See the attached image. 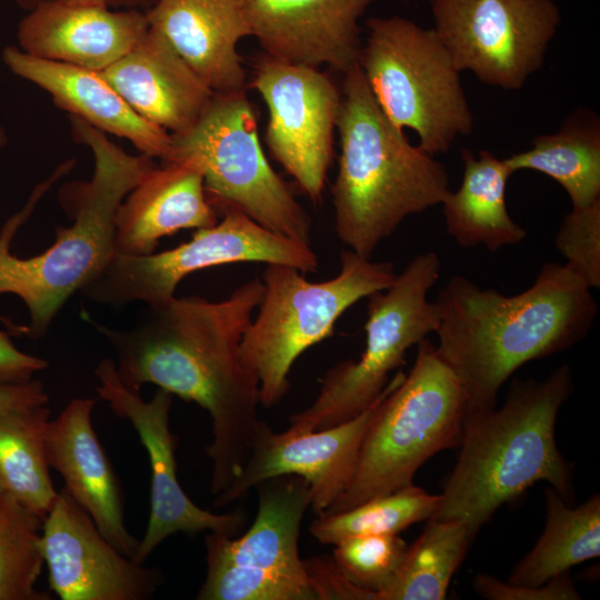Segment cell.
I'll list each match as a JSON object with an SVG mask.
<instances>
[{
    "mask_svg": "<svg viewBox=\"0 0 600 600\" xmlns=\"http://www.w3.org/2000/svg\"><path fill=\"white\" fill-rule=\"evenodd\" d=\"M556 247L590 289L600 287V200L572 208L557 232Z\"/></svg>",
    "mask_w": 600,
    "mask_h": 600,
    "instance_id": "cell-34",
    "label": "cell"
},
{
    "mask_svg": "<svg viewBox=\"0 0 600 600\" xmlns=\"http://www.w3.org/2000/svg\"><path fill=\"white\" fill-rule=\"evenodd\" d=\"M440 266L436 252L420 253L389 288L368 297L366 346L359 360L331 367L312 403L289 417L287 430L334 427L367 410L382 394L407 351L437 330L438 312L428 293L439 279Z\"/></svg>",
    "mask_w": 600,
    "mask_h": 600,
    "instance_id": "cell-10",
    "label": "cell"
},
{
    "mask_svg": "<svg viewBox=\"0 0 600 600\" xmlns=\"http://www.w3.org/2000/svg\"><path fill=\"white\" fill-rule=\"evenodd\" d=\"M407 543L398 534H370L344 539L334 544L332 559L356 586L381 591L400 567Z\"/></svg>",
    "mask_w": 600,
    "mask_h": 600,
    "instance_id": "cell-33",
    "label": "cell"
},
{
    "mask_svg": "<svg viewBox=\"0 0 600 600\" xmlns=\"http://www.w3.org/2000/svg\"><path fill=\"white\" fill-rule=\"evenodd\" d=\"M433 302L436 347L461 383L467 413L496 407L517 369L579 342L598 314L591 289L558 262L544 263L533 283L516 296L453 276Z\"/></svg>",
    "mask_w": 600,
    "mask_h": 600,
    "instance_id": "cell-2",
    "label": "cell"
},
{
    "mask_svg": "<svg viewBox=\"0 0 600 600\" xmlns=\"http://www.w3.org/2000/svg\"><path fill=\"white\" fill-rule=\"evenodd\" d=\"M377 0H239L250 36L264 53L344 73L362 48L359 20Z\"/></svg>",
    "mask_w": 600,
    "mask_h": 600,
    "instance_id": "cell-17",
    "label": "cell"
},
{
    "mask_svg": "<svg viewBox=\"0 0 600 600\" xmlns=\"http://www.w3.org/2000/svg\"><path fill=\"white\" fill-rule=\"evenodd\" d=\"M427 1L431 2L432 0H427Z\"/></svg>",
    "mask_w": 600,
    "mask_h": 600,
    "instance_id": "cell-41",
    "label": "cell"
},
{
    "mask_svg": "<svg viewBox=\"0 0 600 600\" xmlns=\"http://www.w3.org/2000/svg\"><path fill=\"white\" fill-rule=\"evenodd\" d=\"M433 30L461 72L522 88L543 63L561 23L553 0H432Z\"/></svg>",
    "mask_w": 600,
    "mask_h": 600,
    "instance_id": "cell-12",
    "label": "cell"
},
{
    "mask_svg": "<svg viewBox=\"0 0 600 600\" xmlns=\"http://www.w3.org/2000/svg\"><path fill=\"white\" fill-rule=\"evenodd\" d=\"M43 518L0 491V600H51L36 589L44 564Z\"/></svg>",
    "mask_w": 600,
    "mask_h": 600,
    "instance_id": "cell-31",
    "label": "cell"
},
{
    "mask_svg": "<svg viewBox=\"0 0 600 600\" xmlns=\"http://www.w3.org/2000/svg\"><path fill=\"white\" fill-rule=\"evenodd\" d=\"M94 406L93 399L74 398L56 419H50L46 433L48 464L61 474L63 489L106 539L133 559L140 540L126 528L123 491L94 431Z\"/></svg>",
    "mask_w": 600,
    "mask_h": 600,
    "instance_id": "cell-18",
    "label": "cell"
},
{
    "mask_svg": "<svg viewBox=\"0 0 600 600\" xmlns=\"http://www.w3.org/2000/svg\"><path fill=\"white\" fill-rule=\"evenodd\" d=\"M380 397L357 417L321 430L276 432L259 419L241 471L216 496L213 506L221 508L237 501L266 479L297 474L310 486V508L317 516L323 514L354 476L361 444Z\"/></svg>",
    "mask_w": 600,
    "mask_h": 600,
    "instance_id": "cell-16",
    "label": "cell"
},
{
    "mask_svg": "<svg viewBox=\"0 0 600 600\" xmlns=\"http://www.w3.org/2000/svg\"><path fill=\"white\" fill-rule=\"evenodd\" d=\"M303 566L317 600H374V593L352 583L332 557L306 559Z\"/></svg>",
    "mask_w": 600,
    "mask_h": 600,
    "instance_id": "cell-36",
    "label": "cell"
},
{
    "mask_svg": "<svg viewBox=\"0 0 600 600\" xmlns=\"http://www.w3.org/2000/svg\"><path fill=\"white\" fill-rule=\"evenodd\" d=\"M250 87L269 110L266 142L313 203L321 200L332 162L341 92L318 68L262 54Z\"/></svg>",
    "mask_w": 600,
    "mask_h": 600,
    "instance_id": "cell-13",
    "label": "cell"
},
{
    "mask_svg": "<svg viewBox=\"0 0 600 600\" xmlns=\"http://www.w3.org/2000/svg\"><path fill=\"white\" fill-rule=\"evenodd\" d=\"M340 264L336 277L318 282L293 267L266 264L258 312L240 343L241 361L259 381L262 407L282 400L296 360L331 337L342 313L389 288L397 277L392 262L372 261L350 249L341 252Z\"/></svg>",
    "mask_w": 600,
    "mask_h": 600,
    "instance_id": "cell-7",
    "label": "cell"
},
{
    "mask_svg": "<svg viewBox=\"0 0 600 600\" xmlns=\"http://www.w3.org/2000/svg\"><path fill=\"white\" fill-rule=\"evenodd\" d=\"M48 404L0 412V491L44 519L58 497L46 456Z\"/></svg>",
    "mask_w": 600,
    "mask_h": 600,
    "instance_id": "cell-27",
    "label": "cell"
},
{
    "mask_svg": "<svg viewBox=\"0 0 600 600\" xmlns=\"http://www.w3.org/2000/svg\"><path fill=\"white\" fill-rule=\"evenodd\" d=\"M440 500L413 483L369 499L351 509L317 516L309 532L322 544L370 534H398L411 524L430 519Z\"/></svg>",
    "mask_w": 600,
    "mask_h": 600,
    "instance_id": "cell-30",
    "label": "cell"
},
{
    "mask_svg": "<svg viewBox=\"0 0 600 600\" xmlns=\"http://www.w3.org/2000/svg\"><path fill=\"white\" fill-rule=\"evenodd\" d=\"M100 72L138 114L170 134L189 130L214 93L150 29L133 49Z\"/></svg>",
    "mask_w": 600,
    "mask_h": 600,
    "instance_id": "cell-22",
    "label": "cell"
},
{
    "mask_svg": "<svg viewBox=\"0 0 600 600\" xmlns=\"http://www.w3.org/2000/svg\"><path fill=\"white\" fill-rule=\"evenodd\" d=\"M216 224L197 229L178 247L148 256L114 254L81 290L88 300L113 307L132 302L159 306L174 298L178 284L196 271L240 262L278 263L316 272L311 246L280 236L234 208L221 210Z\"/></svg>",
    "mask_w": 600,
    "mask_h": 600,
    "instance_id": "cell-11",
    "label": "cell"
},
{
    "mask_svg": "<svg viewBox=\"0 0 600 600\" xmlns=\"http://www.w3.org/2000/svg\"><path fill=\"white\" fill-rule=\"evenodd\" d=\"M162 162L196 167L214 210L234 208L280 236L311 246L310 217L266 158L246 90L214 92L189 130L171 134Z\"/></svg>",
    "mask_w": 600,
    "mask_h": 600,
    "instance_id": "cell-9",
    "label": "cell"
},
{
    "mask_svg": "<svg viewBox=\"0 0 600 600\" xmlns=\"http://www.w3.org/2000/svg\"><path fill=\"white\" fill-rule=\"evenodd\" d=\"M463 176L460 187L442 202L447 232L463 248L483 246L496 251L522 242L527 231L509 214L507 184L512 171L504 159L488 150L476 157L461 150Z\"/></svg>",
    "mask_w": 600,
    "mask_h": 600,
    "instance_id": "cell-25",
    "label": "cell"
},
{
    "mask_svg": "<svg viewBox=\"0 0 600 600\" xmlns=\"http://www.w3.org/2000/svg\"><path fill=\"white\" fill-rule=\"evenodd\" d=\"M16 3L26 9L32 10L36 7L49 3H89L103 6L116 10L137 9L144 11L154 0H14Z\"/></svg>",
    "mask_w": 600,
    "mask_h": 600,
    "instance_id": "cell-39",
    "label": "cell"
},
{
    "mask_svg": "<svg viewBox=\"0 0 600 600\" xmlns=\"http://www.w3.org/2000/svg\"><path fill=\"white\" fill-rule=\"evenodd\" d=\"M474 536L458 520L428 519L418 539L376 600L446 599L450 581Z\"/></svg>",
    "mask_w": 600,
    "mask_h": 600,
    "instance_id": "cell-29",
    "label": "cell"
},
{
    "mask_svg": "<svg viewBox=\"0 0 600 600\" xmlns=\"http://www.w3.org/2000/svg\"><path fill=\"white\" fill-rule=\"evenodd\" d=\"M358 64L378 106L398 129L413 130L434 156L473 129L451 54L433 29L393 16L370 18Z\"/></svg>",
    "mask_w": 600,
    "mask_h": 600,
    "instance_id": "cell-8",
    "label": "cell"
},
{
    "mask_svg": "<svg viewBox=\"0 0 600 600\" xmlns=\"http://www.w3.org/2000/svg\"><path fill=\"white\" fill-rule=\"evenodd\" d=\"M41 550L61 600H147L164 581L112 546L64 489L43 519Z\"/></svg>",
    "mask_w": 600,
    "mask_h": 600,
    "instance_id": "cell-15",
    "label": "cell"
},
{
    "mask_svg": "<svg viewBox=\"0 0 600 600\" xmlns=\"http://www.w3.org/2000/svg\"><path fill=\"white\" fill-rule=\"evenodd\" d=\"M217 223L203 176L187 162H162L127 194L114 220L116 254L148 256L159 240Z\"/></svg>",
    "mask_w": 600,
    "mask_h": 600,
    "instance_id": "cell-23",
    "label": "cell"
},
{
    "mask_svg": "<svg viewBox=\"0 0 600 600\" xmlns=\"http://www.w3.org/2000/svg\"><path fill=\"white\" fill-rule=\"evenodd\" d=\"M48 361L19 350L0 330V383H24L48 367Z\"/></svg>",
    "mask_w": 600,
    "mask_h": 600,
    "instance_id": "cell-37",
    "label": "cell"
},
{
    "mask_svg": "<svg viewBox=\"0 0 600 600\" xmlns=\"http://www.w3.org/2000/svg\"><path fill=\"white\" fill-rule=\"evenodd\" d=\"M7 142V136L4 130L0 127V148H2Z\"/></svg>",
    "mask_w": 600,
    "mask_h": 600,
    "instance_id": "cell-40",
    "label": "cell"
},
{
    "mask_svg": "<svg viewBox=\"0 0 600 600\" xmlns=\"http://www.w3.org/2000/svg\"><path fill=\"white\" fill-rule=\"evenodd\" d=\"M144 14L213 92L246 90L238 43L250 30L239 0H154Z\"/></svg>",
    "mask_w": 600,
    "mask_h": 600,
    "instance_id": "cell-20",
    "label": "cell"
},
{
    "mask_svg": "<svg viewBox=\"0 0 600 600\" xmlns=\"http://www.w3.org/2000/svg\"><path fill=\"white\" fill-rule=\"evenodd\" d=\"M504 161L512 173L529 169L556 180L572 208L600 200V130L596 121L573 119L557 133L538 136L530 149Z\"/></svg>",
    "mask_w": 600,
    "mask_h": 600,
    "instance_id": "cell-28",
    "label": "cell"
},
{
    "mask_svg": "<svg viewBox=\"0 0 600 600\" xmlns=\"http://www.w3.org/2000/svg\"><path fill=\"white\" fill-rule=\"evenodd\" d=\"M76 141L94 158L92 178L63 186L59 199L73 218L57 227L56 240L40 254L18 258L10 244L57 173L33 190L27 204L0 232V321L16 336L42 338L68 299L96 278L116 254L114 220L127 194L156 167L153 158L132 156L107 133L70 116Z\"/></svg>",
    "mask_w": 600,
    "mask_h": 600,
    "instance_id": "cell-3",
    "label": "cell"
},
{
    "mask_svg": "<svg viewBox=\"0 0 600 600\" xmlns=\"http://www.w3.org/2000/svg\"><path fill=\"white\" fill-rule=\"evenodd\" d=\"M2 60L16 76L46 90L54 104L90 126L129 140L141 153L164 160L171 134L138 114L101 72L44 60L6 47Z\"/></svg>",
    "mask_w": 600,
    "mask_h": 600,
    "instance_id": "cell-21",
    "label": "cell"
},
{
    "mask_svg": "<svg viewBox=\"0 0 600 600\" xmlns=\"http://www.w3.org/2000/svg\"><path fill=\"white\" fill-rule=\"evenodd\" d=\"M254 488L259 503L252 526L237 539L209 532L206 560L258 567L310 581L299 556L301 522L311 504L309 483L297 474H281Z\"/></svg>",
    "mask_w": 600,
    "mask_h": 600,
    "instance_id": "cell-24",
    "label": "cell"
},
{
    "mask_svg": "<svg viewBox=\"0 0 600 600\" xmlns=\"http://www.w3.org/2000/svg\"><path fill=\"white\" fill-rule=\"evenodd\" d=\"M148 30L142 10L49 3L29 10L19 23L18 40L30 56L100 72L133 49Z\"/></svg>",
    "mask_w": 600,
    "mask_h": 600,
    "instance_id": "cell-19",
    "label": "cell"
},
{
    "mask_svg": "<svg viewBox=\"0 0 600 600\" xmlns=\"http://www.w3.org/2000/svg\"><path fill=\"white\" fill-rule=\"evenodd\" d=\"M417 347L409 373L398 372L377 402L349 487L323 514L411 484L428 459L460 443L467 416L461 383L428 337Z\"/></svg>",
    "mask_w": 600,
    "mask_h": 600,
    "instance_id": "cell-6",
    "label": "cell"
},
{
    "mask_svg": "<svg viewBox=\"0 0 600 600\" xmlns=\"http://www.w3.org/2000/svg\"><path fill=\"white\" fill-rule=\"evenodd\" d=\"M94 374L98 379L97 394L117 417L132 424L149 457L150 516L132 560L143 563L161 542L176 533L209 531L231 538L238 534L247 521L243 509L226 514L201 509L191 501L178 481L176 437L169 426L173 394L159 388L150 400H143L140 391L131 390L121 382L113 359L101 360Z\"/></svg>",
    "mask_w": 600,
    "mask_h": 600,
    "instance_id": "cell-14",
    "label": "cell"
},
{
    "mask_svg": "<svg viewBox=\"0 0 600 600\" xmlns=\"http://www.w3.org/2000/svg\"><path fill=\"white\" fill-rule=\"evenodd\" d=\"M337 129L334 231L348 249L371 258L407 217L442 202L450 191L448 173L389 121L358 63L344 72Z\"/></svg>",
    "mask_w": 600,
    "mask_h": 600,
    "instance_id": "cell-5",
    "label": "cell"
},
{
    "mask_svg": "<svg viewBox=\"0 0 600 600\" xmlns=\"http://www.w3.org/2000/svg\"><path fill=\"white\" fill-rule=\"evenodd\" d=\"M48 403L49 397L44 387L37 379L24 383H0V412L26 410Z\"/></svg>",
    "mask_w": 600,
    "mask_h": 600,
    "instance_id": "cell-38",
    "label": "cell"
},
{
    "mask_svg": "<svg viewBox=\"0 0 600 600\" xmlns=\"http://www.w3.org/2000/svg\"><path fill=\"white\" fill-rule=\"evenodd\" d=\"M544 493V529L530 552L512 570L507 581L511 584L541 586L600 554L599 494L573 507L552 487L547 488Z\"/></svg>",
    "mask_w": 600,
    "mask_h": 600,
    "instance_id": "cell-26",
    "label": "cell"
},
{
    "mask_svg": "<svg viewBox=\"0 0 600 600\" xmlns=\"http://www.w3.org/2000/svg\"><path fill=\"white\" fill-rule=\"evenodd\" d=\"M473 589L488 600H580L569 571L537 587L516 586L491 574L479 573L473 578Z\"/></svg>",
    "mask_w": 600,
    "mask_h": 600,
    "instance_id": "cell-35",
    "label": "cell"
},
{
    "mask_svg": "<svg viewBox=\"0 0 600 600\" xmlns=\"http://www.w3.org/2000/svg\"><path fill=\"white\" fill-rule=\"evenodd\" d=\"M199 600H317L308 580L267 569L207 561Z\"/></svg>",
    "mask_w": 600,
    "mask_h": 600,
    "instance_id": "cell-32",
    "label": "cell"
},
{
    "mask_svg": "<svg viewBox=\"0 0 600 600\" xmlns=\"http://www.w3.org/2000/svg\"><path fill=\"white\" fill-rule=\"evenodd\" d=\"M263 293L260 278L226 299L198 296L147 306L126 330L82 317L116 354L121 382L140 391L146 383L192 401L211 419V492H222L241 471L258 423L260 387L240 358V343Z\"/></svg>",
    "mask_w": 600,
    "mask_h": 600,
    "instance_id": "cell-1",
    "label": "cell"
},
{
    "mask_svg": "<svg viewBox=\"0 0 600 600\" xmlns=\"http://www.w3.org/2000/svg\"><path fill=\"white\" fill-rule=\"evenodd\" d=\"M573 391L570 367L514 380L499 408L467 413L460 453L430 519L458 520L476 537L506 502L547 481L573 504V473L556 442V421Z\"/></svg>",
    "mask_w": 600,
    "mask_h": 600,
    "instance_id": "cell-4",
    "label": "cell"
}]
</instances>
